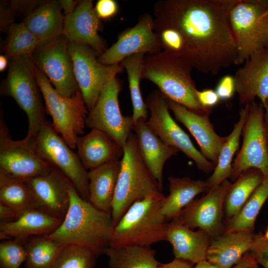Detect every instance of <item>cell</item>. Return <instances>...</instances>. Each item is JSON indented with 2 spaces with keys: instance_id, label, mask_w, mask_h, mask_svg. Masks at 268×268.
Returning <instances> with one entry per match:
<instances>
[{
  "instance_id": "obj_21",
  "label": "cell",
  "mask_w": 268,
  "mask_h": 268,
  "mask_svg": "<svg viewBox=\"0 0 268 268\" xmlns=\"http://www.w3.org/2000/svg\"><path fill=\"white\" fill-rule=\"evenodd\" d=\"M167 103L175 119L183 124L195 138L201 154L216 166L227 136L217 134L209 120V116L197 114L168 99Z\"/></svg>"
},
{
  "instance_id": "obj_20",
  "label": "cell",
  "mask_w": 268,
  "mask_h": 268,
  "mask_svg": "<svg viewBox=\"0 0 268 268\" xmlns=\"http://www.w3.org/2000/svg\"><path fill=\"white\" fill-rule=\"evenodd\" d=\"M101 23L92 0H84L64 18L62 34L70 42L87 45L99 56L106 50V44L98 32Z\"/></svg>"
},
{
  "instance_id": "obj_27",
  "label": "cell",
  "mask_w": 268,
  "mask_h": 268,
  "mask_svg": "<svg viewBox=\"0 0 268 268\" xmlns=\"http://www.w3.org/2000/svg\"><path fill=\"white\" fill-rule=\"evenodd\" d=\"M121 160L102 165L88 172L89 202L98 209L112 212Z\"/></svg>"
},
{
  "instance_id": "obj_15",
  "label": "cell",
  "mask_w": 268,
  "mask_h": 268,
  "mask_svg": "<svg viewBox=\"0 0 268 268\" xmlns=\"http://www.w3.org/2000/svg\"><path fill=\"white\" fill-rule=\"evenodd\" d=\"M24 181L35 209L64 219L69 205V189L73 184L60 170L50 164L45 171Z\"/></svg>"
},
{
  "instance_id": "obj_51",
  "label": "cell",
  "mask_w": 268,
  "mask_h": 268,
  "mask_svg": "<svg viewBox=\"0 0 268 268\" xmlns=\"http://www.w3.org/2000/svg\"><path fill=\"white\" fill-rule=\"evenodd\" d=\"M247 268H260L258 266V264L256 262H255L253 263L252 265H251L250 266H249Z\"/></svg>"
},
{
  "instance_id": "obj_35",
  "label": "cell",
  "mask_w": 268,
  "mask_h": 268,
  "mask_svg": "<svg viewBox=\"0 0 268 268\" xmlns=\"http://www.w3.org/2000/svg\"><path fill=\"white\" fill-rule=\"evenodd\" d=\"M268 198V175L264 176L240 211L230 218L226 231H252L258 214Z\"/></svg>"
},
{
  "instance_id": "obj_48",
  "label": "cell",
  "mask_w": 268,
  "mask_h": 268,
  "mask_svg": "<svg viewBox=\"0 0 268 268\" xmlns=\"http://www.w3.org/2000/svg\"><path fill=\"white\" fill-rule=\"evenodd\" d=\"M265 109L264 124L266 133L268 137V98L263 104Z\"/></svg>"
},
{
  "instance_id": "obj_53",
  "label": "cell",
  "mask_w": 268,
  "mask_h": 268,
  "mask_svg": "<svg viewBox=\"0 0 268 268\" xmlns=\"http://www.w3.org/2000/svg\"><path fill=\"white\" fill-rule=\"evenodd\" d=\"M264 16H268V8H267V9L266 10V11L265 12L264 14Z\"/></svg>"
},
{
  "instance_id": "obj_39",
  "label": "cell",
  "mask_w": 268,
  "mask_h": 268,
  "mask_svg": "<svg viewBox=\"0 0 268 268\" xmlns=\"http://www.w3.org/2000/svg\"><path fill=\"white\" fill-rule=\"evenodd\" d=\"M27 252L20 241L5 240L0 244V268H19L25 262Z\"/></svg>"
},
{
  "instance_id": "obj_11",
  "label": "cell",
  "mask_w": 268,
  "mask_h": 268,
  "mask_svg": "<svg viewBox=\"0 0 268 268\" xmlns=\"http://www.w3.org/2000/svg\"><path fill=\"white\" fill-rule=\"evenodd\" d=\"M75 80L89 111L95 105L103 87L115 78L124 68L121 64L107 66L98 61V54L91 47L68 42Z\"/></svg>"
},
{
  "instance_id": "obj_13",
  "label": "cell",
  "mask_w": 268,
  "mask_h": 268,
  "mask_svg": "<svg viewBox=\"0 0 268 268\" xmlns=\"http://www.w3.org/2000/svg\"><path fill=\"white\" fill-rule=\"evenodd\" d=\"M121 88L116 77L103 87L95 105L88 111L85 124L91 129L106 133L124 147L134 122L132 115L125 116L121 112L118 96Z\"/></svg>"
},
{
  "instance_id": "obj_26",
  "label": "cell",
  "mask_w": 268,
  "mask_h": 268,
  "mask_svg": "<svg viewBox=\"0 0 268 268\" xmlns=\"http://www.w3.org/2000/svg\"><path fill=\"white\" fill-rule=\"evenodd\" d=\"M62 219L35 208L23 213L16 219L0 222V238H13L19 241L33 236H47L62 224Z\"/></svg>"
},
{
  "instance_id": "obj_2",
  "label": "cell",
  "mask_w": 268,
  "mask_h": 268,
  "mask_svg": "<svg viewBox=\"0 0 268 268\" xmlns=\"http://www.w3.org/2000/svg\"><path fill=\"white\" fill-rule=\"evenodd\" d=\"M69 205L61 225L49 237L63 245L82 246L97 258L110 247L114 225L111 213L101 210L83 199L72 185Z\"/></svg>"
},
{
  "instance_id": "obj_34",
  "label": "cell",
  "mask_w": 268,
  "mask_h": 268,
  "mask_svg": "<svg viewBox=\"0 0 268 268\" xmlns=\"http://www.w3.org/2000/svg\"><path fill=\"white\" fill-rule=\"evenodd\" d=\"M30 238L24 245L27 252L24 268H52L65 245L48 236Z\"/></svg>"
},
{
  "instance_id": "obj_46",
  "label": "cell",
  "mask_w": 268,
  "mask_h": 268,
  "mask_svg": "<svg viewBox=\"0 0 268 268\" xmlns=\"http://www.w3.org/2000/svg\"><path fill=\"white\" fill-rule=\"evenodd\" d=\"M256 262L250 254L247 253L241 261L233 268H247L253 263Z\"/></svg>"
},
{
  "instance_id": "obj_37",
  "label": "cell",
  "mask_w": 268,
  "mask_h": 268,
  "mask_svg": "<svg viewBox=\"0 0 268 268\" xmlns=\"http://www.w3.org/2000/svg\"><path fill=\"white\" fill-rule=\"evenodd\" d=\"M7 36L3 47L4 55L11 59L22 56H32L40 46L38 38L23 22L13 23L7 30Z\"/></svg>"
},
{
  "instance_id": "obj_41",
  "label": "cell",
  "mask_w": 268,
  "mask_h": 268,
  "mask_svg": "<svg viewBox=\"0 0 268 268\" xmlns=\"http://www.w3.org/2000/svg\"><path fill=\"white\" fill-rule=\"evenodd\" d=\"M236 91L234 76L226 75L219 81L215 91L220 100H227L233 97Z\"/></svg>"
},
{
  "instance_id": "obj_3",
  "label": "cell",
  "mask_w": 268,
  "mask_h": 268,
  "mask_svg": "<svg viewBox=\"0 0 268 268\" xmlns=\"http://www.w3.org/2000/svg\"><path fill=\"white\" fill-rule=\"evenodd\" d=\"M194 68L184 60L162 50L145 55L141 77L155 84L168 100L197 114L209 116L211 110L199 102L191 72Z\"/></svg>"
},
{
  "instance_id": "obj_23",
  "label": "cell",
  "mask_w": 268,
  "mask_h": 268,
  "mask_svg": "<svg viewBox=\"0 0 268 268\" xmlns=\"http://www.w3.org/2000/svg\"><path fill=\"white\" fill-rule=\"evenodd\" d=\"M254 235L252 231H226L210 242L206 260L217 268H231L250 250Z\"/></svg>"
},
{
  "instance_id": "obj_24",
  "label": "cell",
  "mask_w": 268,
  "mask_h": 268,
  "mask_svg": "<svg viewBox=\"0 0 268 268\" xmlns=\"http://www.w3.org/2000/svg\"><path fill=\"white\" fill-rule=\"evenodd\" d=\"M139 151L152 176L163 188V170L165 163L180 151L164 143L150 129L146 120H138L134 125Z\"/></svg>"
},
{
  "instance_id": "obj_18",
  "label": "cell",
  "mask_w": 268,
  "mask_h": 268,
  "mask_svg": "<svg viewBox=\"0 0 268 268\" xmlns=\"http://www.w3.org/2000/svg\"><path fill=\"white\" fill-rule=\"evenodd\" d=\"M231 185L227 179L210 188L206 195L194 200L172 220L191 229L198 228L209 236H217L222 228L223 206Z\"/></svg>"
},
{
  "instance_id": "obj_8",
  "label": "cell",
  "mask_w": 268,
  "mask_h": 268,
  "mask_svg": "<svg viewBox=\"0 0 268 268\" xmlns=\"http://www.w3.org/2000/svg\"><path fill=\"white\" fill-rule=\"evenodd\" d=\"M268 0H237L228 16L241 65L255 52L268 47Z\"/></svg>"
},
{
  "instance_id": "obj_36",
  "label": "cell",
  "mask_w": 268,
  "mask_h": 268,
  "mask_svg": "<svg viewBox=\"0 0 268 268\" xmlns=\"http://www.w3.org/2000/svg\"><path fill=\"white\" fill-rule=\"evenodd\" d=\"M146 54L141 53L131 55L124 60L121 65L126 69L129 84L133 105L132 117L134 124L138 120H146L147 108L144 102L140 89V81L142 78L141 71L143 59Z\"/></svg>"
},
{
  "instance_id": "obj_5",
  "label": "cell",
  "mask_w": 268,
  "mask_h": 268,
  "mask_svg": "<svg viewBox=\"0 0 268 268\" xmlns=\"http://www.w3.org/2000/svg\"><path fill=\"white\" fill-rule=\"evenodd\" d=\"M165 196L134 203L114 226L111 247L147 246L166 241L168 221L161 213Z\"/></svg>"
},
{
  "instance_id": "obj_44",
  "label": "cell",
  "mask_w": 268,
  "mask_h": 268,
  "mask_svg": "<svg viewBox=\"0 0 268 268\" xmlns=\"http://www.w3.org/2000/svg\"><path fill=\"white\" fill-rule=\"evenodd\" d=\"M18 218L15 212L9 206L0 202V222L14 220Z\"/></svg>"
},
{
  "instance_id": "obj_42",
  "label": "cell",
  "mask_w": 268,
  "mask_h": 268,
  "mask_svg": "<svg viewBox=\"0 0 268 268\" xmlns=\"http://www.w3.org/2000/svg\"><path fill=\"white\" fill-rule=\"evenodd\" d=\"M94 9L100 19H107L117 14L119 6L118 3L114 0H99Z\"/></svg>"
},
{
  "instance_id": "obj_49",
  "label": "cell",
  "mask_w": 268,
  "mask_h": 268,
  "mask_svg": "<svg viewBox=\"0 0 268 268\" xmlns=\"http://www.w3.org/2000/svg\"><path fill=\"white\" fill-rule=\"evenodd\" d=\"M193 268H217L215 266L210 263L207 260L202 261L198 264Z\"/></svg>"
},
{
  "instance_id": "obj_33",
  "label": "cell",
  "mask_w": 268,
  "mask_h": 268,
  "mask_svg": "<svg viewBox=\"0 0 268 268\" xmlns=\"http://www.w3.org/2000/svg\"><path fill=\"white\" fill-rule=\"evenodd\" d=\"M0 202L12 208L18 217L35 208L24 180L0 171Z\"/></svg>"
},
{
  "instance_id": "obj_43",
  "label": "cell",
  "mask_w": 268,
  "mask_h": 268,
  "mask_svg": "<svg viewBox=\"0 0 268 268\" xmlns=\"http://www.w3.org/2000/svg\"><path fill=\"white\" fill-rule=\"evenodd\" d=\"M196 95L201 105L204 108L212 110L220 100L215 90L205 89L201 91L197 89Z\"/></svg>"
},
{
  "instance_id": "obj_10",
  "label": "cell",
  "mask_w": 268,
  "mask_h": 268,
  "mask_svg": "<svg viewBox=\"0 0 268 268\" xmlns=\"http://www.w3.org/2000/svg\"><path fill=\"white\" fill-rule=\"evenodd\" d=\"M150 116L146 123L152 132L164 143L182 151L205 173L215 166L195 147L189 135L173 120L169 113L167 99L159 90H154L145 100Z\"/></svg>"
},
{
  "instance_id": "obj_1",
  "label": "cell",
  "mask_w": 268,
  "mask_h": 268,
  "mask_svg": "<svg viewBox=\"0 0 268 268\" xmlns=\"http://www.w3.org/2000/svg\"><path fill=\"white\" fill-rule=\"evenodd\" d=\"M221 0H162L153 6L154 26L174 29L184 45L183 59L203 73L217 74L237 56L228 11Z\"/></svg>"
},
{
  "instance_id": "obj_7",
  "label": "cell",
  "mask_w": 268,
  "mask_h": 268,
  "mask_svg": "<svg viewBox=\"0 0 268 268\" xmlns=\"http://www.w3.org/2000/svg\"><path fill=\"white\" fill-rule=\"evenodd\" d=\"M33 69L45 101L46 111L52 118L53 127L71 149H75L78 137L84 133L88 113L80 91L71 96H65L55 89L34 65Z\"/></svg>"
},
{
  "instance_id": "obj_29",
  "label": "cell",
  "mask_w": 268,
  "mask_h": 268,
  "mask_svg": "<svg viewBox=\"0 0 268 268\" xmlns=\"http://www.w3.org/2000/svg\"><path fill=\"white\" fill-rule=\"evenodd\" d=\"M169 193L165 196L161 213L167 221L176 218L199 194L210 189L206 181L188 177H168Z\"/></svg>"
},
{
  "instance_id": "obj_50",
  "label": "cell",
  "mask_w": 268,
  "mask_h": 268,
  "mask_svg": "<svg viewBox=\"0 0 268 268\" xmlns=\"http://www.w3.org/2000/svg\"><path fill=\"white\" fill-rule=\"evenodd\" d=\"M7 58L4 55L0 56V70L3 71L7 65Z\"/></svg>"
},
{
  "instance_id": "obj_47",
  "label": "cell",
  "mask_w": 268,
  "mask_h": 268,
  "mask_svg": "<svg viewBox=\"0 0 268 268\" xmlns=\"http://www.w3.org/2000/svg\"><path fill=\"white\" fill-rule=\"evenodd\" d=\"M60 5L66 15L71 13L75 8L76 2L71 0H59Z\"/></svg>"
},
{
  "instance_id": "obj_4",
  "label": "cell",
  "mask_w": 268,
  "mask_h": 268,
  "mask_svg": "<svg viewBox=\"0 0 268 268\" xmlns=\"http://www.w3.org/2000/svg\"><path fill=\"white\" fill-rule=\"evenodd\" d=\"M124 154L112 203L114 226L137 201L164 195L162 188L151 175L140 154L137 139L132 133L123 147Z\"/></svg>"
},
{
  "instance_id": "obj_40",
  "label": "cell",
  "mask_w": 268,
  "mask_h": 268,
  "mask_svg": "<svg viewBox=\"0 0 268 268\" xmlns=\"http://www.w3.org/2000/svg\"><path fill=\"white\" fill-rule=\"evenodd\" d=\"M250 252L258 265L268 268V239L263 234L254 235Z\"/></svg>"
},
{
  "instance_id": "obj_16",
  "label": "cell",
  "mask_w": 268,
  "mask_h": 268,
  "mask_svg": "<svg viewBox=\"0 0 268 268\" xmlns=\"http://www.w3.org/2000/svg\"><path fill=\"white\" fill-rule=\"evenodd\" d=\"M0 111V171L25 180L47 169L50 164L38 156L32 143L11 138Z\"/></svg>"
},
{
  "instance_id": "obj_6",
  "label": "cell",
  "mask_w": 268,
  "mask_h": 268,
  "mask_svg": "<svg viewBox=\"0 0 268 268\" xmlns=\"http://www.w3.org/2000/svg\"><path fill=\"white\" fill-rule=\"evenodd\" d=\"M31 57L22 56L10 59L6 78L0 86V94L12 97L26 114L28 128L23 139L33 143L46 119Z\"/></svg>"
},
{
  "instance_id": "obj_32",
  "label": "cell",
  "mask_w": 268,
  "mask_h": 268,
  "mask_svg": "<svg viewBox=\"0 0 268 268\" xmlns=\"http://www.w3.org/2000/svg\"><path fill=\"white\" fill-rule=\"evenodd\" d=\"M264 175L257 169H250L242 173L232 184L224 201V210L226 215L232 218L244 206L252 194L261 183Z\"/></svg>"
},
{
  "instance_id": "obj_30",
  "label": "cell",
  "mask_w": 268,
  "mask_h": 268,
  "mask_svg": "<svg viewBox=\"0 0 268 268\" xmlns=\"http://www.w3.org/2000/svg\"><path fill=\"white\" fill-rule=\"evenodd\" d=\"M249 105H245L241 109L238 122L234 125L231 133L227 136L213 173L206 181L210 188L220 185L231 177L233 157L239 147L240 136L249 114Z\"/></svg>"
},
{
  "instance_id": "obj_28",
  "label": "cell",
  "mask_w": 268,
  "mask_h": 268,
  "mask_svg": "<svg viewBox=\"0 0 268 268\" xmlns=\"http://www.w3.org/2000/svg\"><path fill=\"white\" fill-rule=\"evenodd\" d=\"M59 1L43 2L23 20L39 40L40 46L62 35L64 18Z\"/></svg>"
},
{
  "instance_id": "obj_17",
  "label": "cell",
  "mask_w": 268,
  "mask_h": 268,
  "mask_svg": "<svg viewBox=\"0 0 268 268\" xmlns=\"http://www.w3.org/2000/svg\"><path fill=\"white\" fill-rule=\"evenodd\" d=\"M162 50L154 31L153 17L146 13L138 19L133 27L119 35L117 41L98 57L101 64L112 66L119 64L126 58L137 53L151 54Z\"/></svg>"
},
{
  "instance_id": "obj_25",
  "label": "cell",
  "mask_w": 268,
  "mask_h": 268,
  "mask_svg": "<svg viewBox=\"0 0 268 268\" xmlns=\"http://www.w3.org/2000/svg\"><path fill=\"white\" fill-rule=\"evenodd\" d=\"M209 237L201 229L194 231L171 220L168 223L166 241L172 245L175 259L197 264L206 260Z\"/></svg>"
},
{
  "instance_id": "obj_52",
  "label": "cell",
  "mask_w": 268,
  "mask_h": 268,
  "mask_svg": "<svg viewBox=\"0 0 268 268\" xmlns=\"http://www.w3.org/2000/svg\"><path fill=\"white\" fill-rule=\"evenodd\" d=\"M264 235L267 239H268V228L267 229V231L265 233V234H264Z\"/></svg>"
},
{
  "instance_id": "obj_12",
  "label": "cell",
  "mask_w": 268,
  "mask_h": 268,
  "mask_svg": "<svg viewBox=\"0 0 268 268\" xmlns=\"http://www.w3.org/2000/svg\"><path fill=\"white\" fill-rule=\"evenodd\" d=\"M265 109L255 101L249 105L247 121L243 129L241 149L232 164L230 178L235 180L244 172L252 168L268 175V137L264 124Z\"/></svg>"
},
{
  "instance_id": "obj_38",
  "label": "cell",
  "mask_w": 268,
  "mask_h": 268,
  "mask_svg": "<svg viewBox=\"0 0 268 268\" xmlns=\"http://www.w3.org/2000/svg\"><path fill=\"white\" fill-rule=\"evenodd\" d=\"M96 258L91 251L82 246L65 245L52 268H95Z\"/></svg>"
},
{
  "instance_id": "obj_14",
  "label": "cell",
  "mask_w": 268,
  "mask_h": 268,
  "mask_svg": "<svg viewBox=\"0 0 268 268\" xmlns=\"http://www.w3.org/2000/svg\"><path fill=\"white\" fill-rule=\"evenodd\" d=\"M68 41L62 34L38 47L32 55L36 67L47 77L61 94L70 97L79 88L68 48Z\"/></svg>"
},
{
  "instance_id": "obj_19",
  "label": "cell",
  "mask_w": 268,
  "mask_h": 268,
  "mask_svg": "<svg viewBox=\"0 0 268 268\" xmlns=\"http://www.w3.org/2000/svg\"><path fill=\"white\" fill-rule=\"evenodd\" d=\"M241 105L259 98L263 104L268 98V47L254 53L234 76Z\"/></svg>"
},
{
  "instance_id": "obj_9",
  "label": "cell",
  "mask_w": 268,
  "mask_h": 268,
  "mask_svg": "<svg viewBox=\"0 0 268 268\" xmlns=\"http://www.w3.org/2000/svg\"><path fill=\"white\" fill-rule=\"evenodd\" d=\"M38 156L60 170L72 183L79 195L89 201L88 172L77 153L46 120L33 142Z\"/></svg>"
},
{
  "instance_id": "obj_22",
  "label": "cell",
  "mask_w": 268,
  "mask_h": 268,
  "mask_svg": "<svg viewBox=\"0 0 268 268\" xmlns=\"http://www.w3.org/2000/svg\"><path fill=\"white\" fill-rule=\"evenodd\" d=\"M77 154L85 170L120 160L123 147L106 133L97 129L79 136L76 140Z\"/></svg>"
},
{
  "instance_id": "obj_45",
  "label": "cell",
  "mask_w": 268,
  "mask_h": 268,
  "mask_svg": "<svg viewBox=\"0 0 268 268\" xmlns=\"http://www.w3.org/2000/svg\"><path fill=\"white\" fill-rule=\"evenodd\" d=\"M193 264L189 262L175 259L172 262L166 264H159L157 268H193Z\"/></svg>"
},
{
  "instance_id": "obj_31",
  "label": "cell",
  "mask_w": 268,
  "mask_h": 268,
  "mask_svg": "<svg viewBox=\"0 0 268 268\" xmlns=\"http://www.w3.org/2000/svg\"><path fill=\"white\" fill-rule=\"evenodd\" d=\"M155 254L147 246H110L105 253L109 268H157Z\"/></svg>"
}]
</instances>
